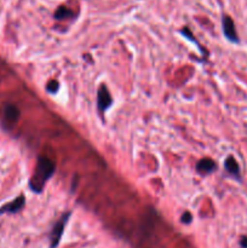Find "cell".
Returning a JSON list of instances; mask_svg holds the SVG:
<instances>
[{
	"instance_id": "obj_1",
	"label": "cell",
	"mask_w": 247,
	"mask_h": 248,
	"mask_svg": "<svg viewBox=\"0 0 247 248\" xmlns=\"http://www.w3.org/2000/svg\"><path fill=\"white\" fill-rule=\"evenodd\" d=\"M55 169V164L48 157H39L38 164H36L35 173H34L31 182H29V186H31V190L35 191V193H40L44 189V186H45L46 182L53 176Z\"/></svg>"
},
{
	"instance_id": "obj_4",
	"label": "cell",
	"mask_w": 247,
	"mask_h": 248,
	"mask_svg": "<svg viewBox=\"0 0 247 248\" xmlns=\"http://www.w3.org/2000/svg\"><path fill=\"white\" fill-rule=\"evenodd\" d=\"M111 103H113V98H111L108 89L106 85H101L98 90V96H97V104H98L99 110H107L111 106Z\"/></svg>"
},
{
	"instance_id": "obj_2",
	"label": "cell",
	"mask_w": 247,
	"mask_h": 248,
	"mask_svg": "<svg viewBox=\"0 0 247 248\" xmlns=\"http://www.w3.org/2000/svg\"><path fill=\"white\" fill-rule=\"evenodd\" d=\"M69 217H70L69 212L65 213V215H63L62 218H61V219L56 223L55 227H53L52 232H51V235H50L51 248L57 247V245L60 244V240H61V237H62L63 232H64V227H65V224H67Z\"/></svg>"
},
{
	"instance_id": "obj_12",
	"label": "cell",
	"mask_w": 247,
	"mask_h": 248,
	"mask_svg": "<svg viewBox=\"0 0 247 248\" xmlns=\"http://www.w3.org/2000/svg\"><path fill=\"white\" fill-rule=\"evenodd\" d=\"M240 245L242 248H247V236H242L240 240Z\"/></svg>"
},
{
	"instance_id": "obj_8",
	"label": "cell",
	"mask_w": 247,
	"mask_h": 248,
	"mask_svg": "<svg viewBox=\"0 0 247 248\" xmlns=\"http://www.w3.org/2000/svg\"><path fill=\"white\" fill-rule=\"evenodd\" d=\"M216 164L213 160L211 159H202L196 164V170H198L199 173L201 174H208L212 173L216 170Z\"/></svg>"
},
{
	"instance_id": "obj_10",
	"label": "cell",
	"mask_w": 247,
	"mask_h": 248,
	"mask_svg": "<svg viewBox=\"0 0 247 248\" xmlns=\"http://www.w3.org/2000/svg\"><path fill=\"white\" fill-rule=\"evenodd\" d=\"M58 89H60V85H58V82L56 81V80H51L47 84V86H46V90H47L50 93H56V92L58 91Z\"/></svg>"
},
{
	"instance_id": "obj_3",
	"label": "cell",
	"mask_w": 247,
	"mask_h": 248,
	"mask_svg": "<svg viewBox=\"0 0 247 248\" xmlns=\"http://www.w3.org/2000/svg\"><path fill=\"white\" fill-rule=\"evenodd\" d=\"M222 26H223V33H224L225 38L230 41V43H239V35L236 33V28H235V23L232 21V17L229 16H223L222 19Z\"/></svg>"
},
{
	"instance_id": "obj_9",
	"label": "cell",
	"mask_w": 247,
	"mask_h": 248,
	"mask_svg": "<svg viewBox=\"0 0 247 248\" xmlns=\"http://www.w3.org/2000/svg\"><path fill=\"white\" fill-rule=\"evenodd\" d=\"M73 16H74V14H73L72 10L67 9V7H64V6H61L60 9L55 12L56 19H67V18H70V17H73Z\"/></svg>"
},
{
	"instance_id": "obj_11",
	"label": "cell",
	"mask_w": 247,
	"mask_h": 248,
	"mask_svg": "<svg viewBox=\"0 0 247 248\" xmlns=\"http://www.w3.org/2000/svg\"><path fill=\"white\" fill-rule=\"evenodd\" d=\"M181 220L182 223H184V224H189V223L193 220V216H191L189 212H184V215L181 217Z\"/></svg>"
},
{
	"instance_id": "obj_7",
	"label": "cell",
	"mask_w": 247,
	"mask_h": 248,
	"mask_svg": "<svg viewBox=\"0 0 247 248\" xmlns=\"http://www.w3.org/2000/svg\"><path fill=\"white\" fill-rule=\"evenodd\" d=\"M4 118L9 124H15L19 118V110L14 104H6L4 107Z\"/></svg>"
},
{
	"instance_id": "obj_6",
	"label": "cell",
	"mask_w": 247,
	"mask_h": 248,
	"mask_svg": "<svg viewBox=\"0 0 247 248\" xmlns=\"http://www.w3.org/2000/svg\"><path fill=\"white\" fill-rule=\"evenodd\" d=\"M224 167L230 176L239 179V181L241 179V174H240V166L239 164H237L236 160H235V157L228 156L224 161Z\"/></svg>"
},
{
	"instance_id": "obj_5",
	"label": "cell",
	"mask_w": 247,
	"mask_h": 248,
	"mask_svg": "<svg viewBox=\"0 0 247 248\" xmlns=\"http://www.w3.org/2000/svg\"><path fill=\"white\" fill-rule=\"evenodd\" d=\"M24 203H26V200H24V196L21 195L17 199H15L12 202L7 203V205L2 206L0 208V213H17L18 211H21L22 208L24 207Z\"/></svg>"
}]
</instances>
